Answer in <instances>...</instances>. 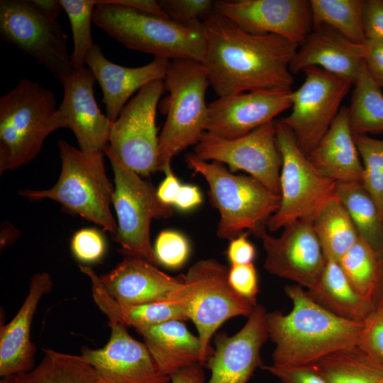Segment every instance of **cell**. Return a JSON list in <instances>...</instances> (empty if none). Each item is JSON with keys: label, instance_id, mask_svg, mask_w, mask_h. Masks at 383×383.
<instances>
[{"label": "cell", "instance_id": "obj_29", "mask_svg": "<svg viewBox=\"0 0 383 383\" xmlns=\"http://www.w3.org/2000/svg\"><path fill=\"white\" fill-rule=\"evenodd\" d=\"M40 362L31 370L4 377L1 383H106L80 355L44 349Z\"/></svg>", "mask_w": 383, "mask_h": 383}, {"label": "cell", "instance_id": "obj_3", "mask_svg": "<svg viewBox=\"0 0 383 383\" xmlns=\"http://www.w3.org/2000/svg\"><path fill=\"white\" fill-rule=\"evenodd\" d=\"M93 23L128 49L168 60L203 62V23L184 26L105 0H96Z\"/></svg>", "mask_w": 383, "mask_h": 383}, {"label": "cell", "instance_id": "obj_10", "mask_svg": "<svg viewBox=\"0 0 383 383\" xmlns=\"http://www.w3.org/2000/svg\"><path fill=\"white\" fill-rule=\"evenodd\" d=\"M276 141L282 164L279 176L280 206L267 227L275 232L299 220L313 221L318 211L335 194L337 182L323 175L300 150L292 131L275 121Z\"/></svg>", "mask_w": 383, "mask_h": 383}, {"label": "cell", "instance_id": "obj_30", "mask_svg": "<svg viewBox=\"0 0 383 383\" xmlns=\"http://www.w3.org/2000/svg\"><path fill=\"white\" fill-rule=\"evenodd\" d=\"M312 365L328 383H379L383 364L357 345L341 349Z\"/></svg>", "mask_w": 383, "mask_h": 383}, {"label": "cell", "instance_id": "obj_9", "mask_svg": "<svg viewBox=\"0 0 383 383\" xmlns=\"http://www.w3.org/2000/svg\"><path fill=\"white\" fill-rule=\"evenodd\" d=\"M104 152L114 174L112 204L116 213L117 231L113 240L126 257L142 258L156 265L150 242L151 222L153 219L169 218L172 209L159 200L155 187L121 162L109 145Z\"/></svg>", "mask_w": 383, "mask_h": 383}, {"label": "cell", "instance_id": "obj_22", "mask_svg": "<svg viewBox=\"0 0 383 383\" xmlns=\"http://www.w3.org/2000/svg\"><path fill=\"white\" fill-rule=\"evenodd\" d=\"M100 279L118 302L134 305L168 301L183 284L184 274L172 277L144 259L126 257Z\"/></svg>", "mask_w": 383, "mask_h": 383}, {"label": "cell", "instance_id": "obj_51", "mask_svg": "<svg viewBox=\"0 0 383 383\" xmlns=\"http://www.w3.org/2000/svg\"><path fill=\"white\" fill-rule=\"evenodd\" d=\"M30 3L43 14L57 19L64 10L60 0H30Z\"/></svg>", "mask_w": 383, "mask_h": 383}, {"label": "cell", "instance_id": "obj_48", "mask_svg": "<svg viewBox=\"0 0 383 383\" xmlns=\"http://www.w3.org/2000/svg\"><path fill=\"white\" fill-rule=\"evenodd\" d=\"M202 201V195L197 186L182 184L174 205L180 211H188L197 207Z\"/></svg>", "mask_w": 383, "mask_h": 383}, {"label": "cell", "instance_id": "obj_2", "mask_svg": "<svg viewBox=\"0 0 383 383\" xmlns=\"http://www.w3.org/2000/svg\"><path fill=\"white\" fill-rule=\"evenodd\" d=\"M292 301V311L267 312L269 338L275 347L273 364L285 366L313 365L341 349L357 345L365 321L340 318L316 303L298 284L284 287Z\"/></svg>", "mask_w": 383, "mask_h": 383}, {"label": "cell", "instance_id": "obj_46", "mask_svg": "<svg viewBox=\"0 0 383 383\" xmlns=\"http://www.w3.org/2000/svg\"><path fill=\"white\" fill-rule=\"evenodd\" d=\"M245 232L231 240L226 255L231 265L252 263L255 257V248Z\"/></svg>", "mask_w": 383, "mask_h": 383}, {"label": "cell", "instance_id": "obj_47", "mask_svg": "<svg viewBox=\"0 0 383 383\" xmlns=\"http://www.w3.org/2000/svg\"><path fill=\"white\" fill-rule=\"evenodd\" d=\"M165 177L156 189L159 200L165 205H174L182 184L174 174L171 165L163 172Z\"/></svg>", "mask_w": 383, "mask_h": 383}, {"label": "cell", "instance_id": "obj_33", "mask_svg": "<svg viewBox=\"0 0 383 383\" xmlns=\"http://www.w3.org/2000/svg\"><path fill=\"white\" fill-rule=\"evenodd\" d=\"M348 119L355 135L383 132V93L363 65L353 84Z\"/></svg>", "mask_w": 383, "mask_h": 383}, {"label": "cell", "instance_id": "obj_5", "mask_svg": "<svg viewBox=\"0 0 383 383\" xmlns=\"http://www.w3.org/2000/svg\"><path fill=\"white\" fill-rule=\"evenodd\" d=\"M58 148L62 167L54 186L44 190L25 189L19 194L30 200H54L66 211L114 235L117 222L111 211L114 186L107 177L103 152H86L64 140L58 141Z\"/></svg>", "mask_w": 383, "mask_h": 383}, {"label": "cell", "instance_id": "obj_15", "mask_svg": "<svg viewBox=\"0 0 383 383\" xmlns=\"http://www.w3.org/2000/svg\"><path fill=\"white\" fill-rule=\"evenodd\" d=\"M214 11L248 33L279 35L298 46L313 28L307 0H219Z\"/></svg>", "mask_w": 383, "mask_h": 383}, {"label": "cell", "instance_id": "obj_1", "mask_svg": "<svg viewBox=\"0 0 383 383\" xmlns=\"http://www.w3.org/2000/svg\"><path fill=\"white\" fill-rule=\"evenodd\" d=\"M202 23V64L218 97L262 89L292 90L289 66L297 45L276 35L248 33L215 11Z\"/></svg>", "mask_w": 383, "mask_h": 383}, {"label": "cell", "instance_id": "obj_34", "mask_svg": "<svg viewBox=\"0 0 383 383\" xmlns=\"http://www.w3.org/2000/svg\"><path fill=\"white\" fill-rule=\"evenodd\" d=\"M364 0L310 1L313 26H327L349 40L363 44Z\"/></svg>", "mask_w": 383, "mask_h": 383}, {"label": "cell", "instance_id": "obj_35", "mask_svg": "<svg viewBox=\"0 0 383 383\" xmlns=\"http://www.w3.org/2000/svg\"><path fill=\"white\" fill-rule=\"evenodd\" d=\"M379 258L372 247L359 236L338 263L353 289L370 300L374 292Z\"/></svg>", "mask_w": 383, "mask_h": 383}, {"label": "cell", "instance_id": "obj_21", "mask_svg": "<svg viewBox=\"0 0 383 383\" xmlns=\"http://www.w3.org/2000/svg\"><path fill=\"white\" fill-rule=\"evenodd\" d=\"M170 60L155 57L150 63L137 67L115 64L103 54L101 48L94 44L88 52L85 64L93 72L102 92V101L106 116L114 122L135 92L148 84L164 80Z\"/></svg>", "mask_w": 383, "mask_h": 383}, {"label": "cell", "instance_id": "obj_40", "mask_svg": "<svg viewBox=\"0 0 383 383\" xmlns=\"http://www.w3.org/2000/svg\"><path fill=\"white\" fill-rule=\"evenodd\" d=\"M70 247L76 259L84 263H93L103 257L106 242L98 230L87 228L77 231L73 235Z\"/></svg>", "mask_w": 383, "mask_h": 383}, {"label": "cell", "instance_id": "obj_39", "mask_svg": "<svg viewBox=\"0 0 383 383\" xmlns=\"http://www.w3.org/2000/svg\"><path fill=\"white\" fill-rule=\"evenodd\" d=\"M354 139L363 167L362 182L383 183V140L367 135H355Z\"/></svg>", "mask_w": 383, "mask_h": 383}, {"label": "cell", "instance_id": "obj_20", "mask_svg": "<svg viewBox=\"0 0 383 383\" xmlns=\"http://www.w3.org/2000/svg\"><path fill=\"white\" fill-rule=\"evenodd\" d=\"M292 91L262 89L218 97L208 104L206 131L225 139L245 135L292 107Z\"/></svg>", "mask_w": 383, "mask_h": 383}, {"label": "cell", "instance_id": "obj_7", "mask_svg": "<svg viewBox=\"0 0 383 383\" xmlns=\"http://www.w3.org/2000/svg\"><path fill=\"white\" fill-rule=\"evenodd\" d=\"M164 82L169 97L167 118L159 135L160 172L180 152L196 145L206 131L209 106L205 95L210 85L203 64L189 60H170Z\"/></svg>", "mask_w": 383, "mask_h": 383}, {"label": "cell", "instance_id": "obj_12", "mask_svg": "<svg viewBox=\"0 0 383 383\" xmlns=\"http://www.w3.org/2000/svg\"><path fill=\"white\" fill-rule=\"evenodd\" d=\"M164 80L142 87L113 122L109 147L127 167L142 176L157 171L159 136L156 128L157 103Z\"/></svg>", "mask_w": 383, "mask_h": 383}, {"label": "cell", "instance_id": "obj_38", "mask_svg": "<svg viewBox=\"0 0 383 383\" xmlns=\"http://www.w3.org/2000/svg\"><path fill=\"white\" fill-rule=\"evenodd\" d=\"M159 5L168 18L184 26H196L214 12V1L211 0H158Z\"/></svg>", "mask_w": 383, "mask_h": 383}, {"label": "cell", "instance_id": "obj_26", "mask_svg": "<svg viewBox=\"0 0 383 383\" xmlns=\"http://www.w3.org/2000/svg\"><path fill=\"white\" fill-rule=\"evenodd\" d=\"M137 332L162 374L170 377L189 365L204 366L200 339L189 332L184 321H169Z\"/></svg>", "mask_w": 383, "mask_h": 383}, {"label": "cell", "instance_id": "obj_17", "mask_svg": "<svg viewBox=\"0 0 383 383\" xmlns=\"http://www.w3.org/2000/svg\"><path fill=\"white\" fill-rule=\"evenodd\" d=\"M260 238L267 271L307 289L313 287L326 261L313 221L299 220L285 227L278 237L265 232Z\"/></svg>", "mask_w": 383, "mask_h": 383}, {"label": "cell", "instance_id": "obj_36", "mask_svg": "<svg viewBox=\"0 0 383 383\" xmlns=\"http://www.w3.org/2000/svg\"><path fill=\"white\" fill-rule=\"evenodd\" d=\"M66 12L72 32L74 43L71 55L74 70H79L85 66V58L94 45L91 38V25L96 0H60Z\"/></svg>", "mask_w": 383, "mask_h": 383}, {"label": "cell", "instance_id": "obj_43", "mask_svg": "<svg viewBox=\"0 0 383 383\" xmlns=\"http://www.w3.org/2000/svg\"><path fill=\"white\" fill-rule=\"evenodd\" d=\"M264 370L277 377L280 383H328L312 365H263Z\"/></svg>", "mask_w": 383, "mask_h": 383}, {"label": "cell", "instance_id": "obj_13", "mask_svg": "<svg viewBox=\"0 0 383 383\" xmlns=\"http://www.w3.org/2000/svg\"><path fill=\"white\" fill-rule=\"evenodd\" d=\"M303 72V84L292 94V112L280 121L290 128L299 148L308 156L329 129L353 84L318 67Z\"/></svg>", "mask_w": 383, "mask_h": 383}, {"label": "cell", "instance_id": "obj_44", "mask_svg": "<svg viewBox=\"0 0 383 383\" xmlns=\"http://www.w3.org/2000/svg\"><path fill=\"white\" fill-rule=\"evenodd\" d=\"M363 27L366 40H383L382 0L365 1Z\"/></svg>", "mask_w": 383, "mask_h": 383}, {"label": "cell", "instance_id": "obj_11", "mask_svg": "<svg viewBox=\"0 0 383 383\" xmlns=\"http://www.w3.org/2000/svg\"><path fill=\"white\" fill-rule=\"evenodd\" d=\"M0 37L60 81L73 70L67 35L57 19L41 13L30 0L0 1Z\"/></svg>", "mask_w": 383, "mask_h": 383}, {"label": "cell", "instance_id": "obj_45", "mask_svg": "<svg viewBox=\"0 0 383 383\" xmlns=\"http://www.w3.org/2000/svg\"><path fill=\"white\" fill-rule=\"evenodd\" d=\"M364 62L373 80L383 87V40L367 39L363 43Z\"/></svg>", "mask_w": 383, "mask_h": 383}, {"label": "cell", "instance_id": "obj_31", "mask_svg": "<svg viewBox=\"0 0 383 383\" xmlns=\"http://www.w3.org/2000/svg\"><path fill=\"white\" fill-rule=\"evenodd\" d=\"M335 195L348 213L360 237L383 253V221L373 199L362 182H337Z\"/></svg>", "mask_w": 383, "mask_h": 383}, {"label": "cell", "instance_id": "obj_8", "mask_svg": "<svg viewBox=\"0 0 383 383\" xmlns=\"http://www.w3.org/2000/svg\"><path fill=\"white\" fill-rule=\"evenodd\" d=\"M228 270L215 259L197 261L168 301L179 306L195 325L204 366L211 353L210 341L221 325L234 317L248 316L256 306L233 290L228 280Z\"/></svg>", "mask_w": 383, "mask_h": 383}, {"label": "cell", "instance_id": "obj_4", "mask_svg": "<svg viewBox=\"0 0 383 383\" xmlns=\"http://www.w3.org/2000/svg\"><path fill=\"white\" fill-rule=\"evenodd\" d=\"M185 162L209 184L211 202L220 214L219 238L232 240L243 231L260 238L266 232L268 220L280 206V195L251 176L233 174L221 162H208L194 154L186 155Z\"/></svg>", "mask_w": 383, "mask_h": 383}, {"label": "cell", "instance_id": "obj_42", "mask_svg": "<svg viewBox=\"0 0 383 383\" xmlns=\"http://www.w3.org/2000/svg\"><path fill=\"white\" fill-rule=\"evenodd\" d=\"M357 345L383 364V310L370 313L365 320V328Z\"/></svg>", "mask_w": 383, "mask_h": 383}, {"label": "cell", "instance_id": "obj_28", "mask_svg": "<svg viewBox=\"0 0 383 383\" xmlns=\"http://www.w3.org/2000/svg\"><path fill=\"white\" fill-rule=\"evenodd\" d=\"M323 268L307 294L319 306L347 320L363 321L370 315V300L353 289L338 261L325 258Z\"/></svg>", "mask_w": 383, "mask_h": 383}, {"label": "cell", "instance_id": "obj_24", "mask_svg": "<svg viewBox=\"0 0 383 383\" xmlns=\"http://www.w3.org/2000/svg\"><path fill=\"white\" fill-rule=\"evenodd\" d=\"M52 281L47 272L34 274L20 309L0 329V375L7 377L34 368L35 345L30 338L34 314L40 299L50 292Z\"/></svg>", "mask_w": 383, "mask_h": 383}, {"label": "cell", "instance_id": "obj_6", "mask_svg": "<svg viewBox=\"0 0 383 383\" xmlns=\"http://www.w3.org/2000/svg\"><path fill=\"white\" fill-rule=\"evenodd\" d=\"M57 110L52 91L22 78L0 99V174L35 159L55 131Z\"/></svg>", "mask_w": 383, "mask_h": 383}, {"label": "cell", "instance_id": "obj_41", "mask_svg": "<svg viewBox=\"0 0 383 383\" xmlns=\"http://www.w3.org/2000/svg\"><path fill=\"white\" fill-rule=\"evenodd\" d=\"M228 280L235 292L257 305L260 289L257 270L253 263L231 265L228 270Z\"/></svg>", "mask_w": 383, "mask_h": 383}, {"label": "cell", "instance_id": "obj_19", "mask_svg": "<svg viewBox=\"0 0 383 383\" xmlns=\"http://www.w3.org/2000/svg\"><path fill=\"white\" fill-rule=\"evenodd\" d=\"M110 338L101 348H82L81 355L106 383H171L160 372L144 343L133 338L126 326L109 320Z\"/></svg>", "mask_w": 383, "mask_h": 383}, {"label": "cell", "instance_id": "obj_49", "mask_svg": "<svg viewBox=\"0 0 383 383\" xmlns=\"http://www.w3.org/2000/svg\"><path fill=\"white\" fill-rule=\"evenodd\" d=\"M109 4H114L130 7L142 12L149 13L160 18L170 19L159 5L154 0H105Z\"/></svg>", "mask_w": 383, "mask_h": 383}, {"label": "cell", "instance_id": "obj_50", "mask_svg": "<svg viewBox=\"0 0 383 383\" xmlns=\"http://www.w3.org/2000/svg\"><path fill=\"white\" fill-rule=\"evenodd\" d=\"M171 383H205V374L201 364L179 369L170 375Z\"/></svg>", "mask_w": 383, "mask_h": 383}, {"label": "cell", "instance_id": "obj_16", "mask_svg": "<svg viewBox=\"0 0 383 383\" xmlns=\"http://www.w3.org/2000/svg\"><path fill=\"white\" fill-rule=\"evenodd\" d=\"M96 78L89 67L74 70L60 82L64 95L53 116L55 130L69 128L79 149L86 152H103L109 145L113 122L98 107L94 94Z\"/></svg>", "mask_w": 383, "mask_h": 383}, {"label": "cell", "instance_id": "obj_32", "mask_svg": "<svg viewBox=\"0 0 383 383\" xmlns=\"http://www.w3.org/2000/svg\"><path fill=\"white\" fill-rule=\"evenodd\" d=\"M313 226L325 258L338 262L359 238L348 213L335 194L318 211Z\"/></svg>", "mask_w": 383, "mask_h": 383}, {"label": "cell", "instance_id": "obj_18", "mask_svg": "<svg viewBox=\"0 0 383 383\" xmlns=\"http://www.w3.org/2000/svg\"><path fill=\"white\" fill-rule=\"evenodd\" d=\"M265 308L257 304L241 329L233 335L216 334L215 349L205 366L211 371L206 383H248L262 367L260 352L269 339Z\"/></svg>", "mask_w": 383, "mask_h": 383}, {"label": "cell", "instance_id": "obj_37", "mask_svg": "<svg viewBox=\"0 0 383 383\" xmlns=\"http://www.w3.org/2000/svg\"><path fill=\"white\" fill-rule=\"evenodd\" d=\"M157 263L169 269L182 267L190 254V245L187 237L174 230L161 231L153 246Z\"/></svg>", "mask_w": 383, "mask_h": 383}, {"label": "cell", "instance_id": "obj_23", "mask_svg": "<svg viewBox=\"0 0 383 383\" xmlns=\"http://www.w3.org/2000/svg\"><path fill=\"white\" fill-rule=\"evenodd\" d=\"M299 47L289 66L292 74L318 67L354 84L364 62L363 44L355 43L325 25L313 26Z\"/></svg>", "mask_w": 383, "mask_h": 383}, {"label": "cell", "instance_id": "obj_27", "mask_svg": "<svg viewBox=\"0 0 383 383\" xmlns=\"http://www.w3.org/2000/svg\"><path fill=\"white\" fill-rule=\"evenodd\" d=\"M89 277L94 301L108 319L115 320L136 331L169 321H188L182 310L172 302H153L142 304H124L118 302L106 289L100 277L91 268L79 265Z\"/></svg>", "mask_w": 383, "mask_h": 383}, {"label": "cell", "instance_id": "obj_52", "mask_svg": "<svg viewBox=\"0 0 383 383\" xmlns=\"http://www.w3.org/2000/svg\"><path fill=\"white\" fill-rule=\"evenodd\" d=\"M379 383H383V380H382V381H381V382H380Z\"/></svg>", "mask_w": 383, "mask_h": 383}, {"label": "cell", "instance_id": "obj_14", "mask_svg": "<svg viewBox=\"0 0 383 383\" xmlns=\"http://www.w3.org/2000/svg\"><path fill=\"white\" fill-rule=\"evenodd\" d=\"M194 151L204 161L226 163L232 172L243 170L248 173L279 195L282 160L276 141L274 120L234 139L222 138L206 131Z\"/></svg>", "mask_w": 383, "mask_h": 383}, {"label": "cell", "instance_id": "obj_25", "mask_svg": "<svg viewBox=\"0 0 383 383\" xmlns=\"http://www.w3.org/2000/svg\"><path fill=\"white\" fill-rule=\"evenodd\" d=\"M307 157L317 170L336 182H362L363 167L349 125L348 108H340L328 131Z\"/></svg>", "mask_w": 383, "mask_h": 383}]
</instances>
